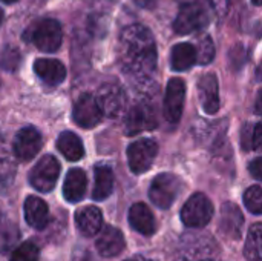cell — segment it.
<instances>
[{"label": "cell", "instance_id": "cell-1", "mask_svg": "<svg viewBox=\"0 0 262 261\" xmlns=\"http://www.w3.org/2000/svg\"><path fill=\"white\" fill-rule=\"evenodd\" d=\"M118 58L126 74L147 80L157 68V45L152 32L143 25L124 28L118 40Z\"/></svg>", "mask_w": 262, "mask_h": 261}, {"label": "cell", "instance_id": "cell-2", "mask_svg": "<svg viewBox=\"0 0 262 261\" xmlns=\"http://www.w3.org/2000/svg\"><path fill=\"white\" fill-rule=\"evenodd\" d=\"M213 217V205L204 194H193L181 209V220L187 228H204Z\"/></svg>", "mask_w": 262, "mask_h": 261}, {"label": "cell", "instance_id": "cell-3", "mask_svg": "<svg viewBox=\"0 0 262 261\" xmlns=\"http://www.w3.org/2000/svg\"><path fill=\"white\" fill-rule=\"evenodd\" d=\"M181 189V182L173 174H160L154 178L149 197L155 206L160 209H167L173 205Z\"/></svg>", "mask_w": 262, "mask_h": 261}, {"label": "cell", "instance_id": "cell-4", "mask_svg": "<svg viewBox=\"0 0 262 261\" xmlns=\"http://www.w3.org/2000/svg\"><path fill=\"white\" fill-rule=\"evenodd\" d=\"M32 42L41 52H55L61 46V25L54 18H43L32 28Z\"/></svg>", "mask_w": 262, "mask_h": 261}, {"label": "cell", "instance_id": "cell-5", "mask_svg": "<svg viewBox=\"0 0 262 261\" xmlns=\"http://www.w3.org/2000/svg\"><path fill=\"white\" fill-rule=\"evenodd\" d=\"M60 175V165L55 157L45 155L29 172V183L40 192H49L57 185Z\"/></svg>", "mask_w": 262, "mask_h": 261}, {"label": "cell", "instance_id": "cell-6", "mask_svg": "<svg viewBox=\"0 0 262 261\" xmlns=\"http://www.w3.org/2000/svg\"><path fill=\"white\" fill-rule=\"evenodd\" d=\"M158 154V145L150 138H141L134 142L127 148V162L134 174L146 172Z\"/></svg>", "mask_w": 262, "mask_h": 261}, {"label": "cell", "instance_id": "cell-7", "mask_svg": "<svg viewBox=\"0 0 262 261\" xmlns=\"http://www.w3.org/2000/svg\"><path fill=\"white\" fill-rule=\"evenodd\" d=\"M209 23L207 12L198 3H186L180 8L177 18L173 22L175 32L184 35L204 28Z\"/></svg>", "mask_w": 262, "mask_h": 261}, {"label": "cell", "instance_id": "cell-8", "mask_svg": "<svg viewBox=\"0 0 262 261\" xmlns=\"http://www.w3.org/2000/svg\"><path fill=\"white\" fill-rule=\"evenodd\" d=\"M184 100H186V83L184 80L173 77L169 80L166 86V94H164V117L170 123H177L181 118L183 108H184Z\"/></svg>", "mask_w": 262, "mask_h": 261}, {"label": "cell", "instance_id": "cell-9", "mask_svg": "<svg viewBox=\"0 0 262 261\" xmlns=\"http://www.w3.org/2000/svg\"><path fill=\"white\" fill-rule=\"evenodd\" d=\"M157 128V117L154 108L147 103H137L126 115L124 131L127 135H137L144 131Z\"/></svg>", "mask_w": 262, "mask_h": 261}, {"label": "cell", "instance_id": "cell-10", "mask_svg": "<svg viewBox=\"0 0 262 261\" xmlns=\"http://www.w3.org/2000/svg\"><path fill=\"white\" fill-rule=\"evenodd\" d=\"M103 118V112L97 98L91 94H83L74 106V122L86 129L97 126Z\"/></svg>", "mask_w": 262, "mask_h": 261}, {"label": "cell", "instance_id": "cell-11", "mask_svg": "<svg viewBox=\"0 0 262 261\" xmlns=\"http://www.w3.org/2000/svg\"><path fill=\"white\" fill-rule=\"evenodd\" d=\"M41 143V135L35 128H23L14 138V154L20 162H29L38 154Z\"/></svg>", "mask_w": 262, "mask_h": 261}, {"label": "cell", "instance_id": "cell-12", "mask_svg": "<svg viewBox=\"0 0 262 261\" xmlns=\"http://www.w3.org/2000/svg\"><path fill=\"white\" fill-rule=\"evenodd\" d=\"M95 98L100 105L103 115H106V117L115 118L124 111L126 94L118 85H104L98 91Z\"/></svg>", "mask_w": 262, "mask_h": 261}, {"label": "cell", "instance_id": "cell-13", "mask_svg": "<svg viewBox=\"0 0 262 261\" xmlns=\"http://www.w3.org/2000/svg\"><path fill=\"white\" fill-rule=\"evenodd\" d=\"M198 94L206 114L213 115L220 109V85L215 74H204L198 80Z\"/></svg>", "mask_w": 262, "mask_h": 261}, {"label": "cell", "instance_id": "cell-14", "mask_svg": "<svg viewBox=\"0 0 262 261\" xmlns=\"http://www.w3.org/2000/svg\"><path fill=\"white\" fill-rule=\"evenodd\" d=\"M244 225V217L239 208L233 203H226L221 209L220 232L229 240H239Z\"/></svg>", "mask_w": 262, "mask_h": 261}, {"label": "cell", "instance_id": "cell-15", "mask_svg": "<svg viewBox=\"0 0 262 261\" xmlns=\"http://www.w3.org/2000/svg\"><path fill=\"white\" fill-rule=\"evenodd\" d=\"M95 248L103 257H117L124 249V237L117 228L106 226L100 231V235L95 242Z\"/></svg>", "mask_w": 262, "mask_h": 261}, {"label": "cell", "instance_id": "cell-16", "mask_svg": "<svg viewBox=\"0 0 262 261\" xmlns=\"http://www.w3.org/2000/svg\"><path fill=\"white\" fill-rule=\"evenodd\" d=\"M34 71L40 80L51 86L60 85L66 78V68L60 60L54 58H38L34 63Z\"/></svg>", "mask_w": 262, "mask_h": 261}, {"label": "cell", "instance_id": "cell-17", "mask_svg": "<svg viewBox=\"0 0 262 261\" xmlns=\"http://www.w3.org/2000/svg\"><path fill=\"white\" fill-rule=\"evenodd\" d=\"M75 225L84 237L97 235L103 226L101 211L95 206H86L78 209L75 214Z\"/></svg>", "mask_w": 262, "mask_h": 261}, {"label": "cell", "instance_id": "cell-18", "mask_svg": "<svg viewBox=\"0 0 262 261\" xmlns=\"http://www.w3.org/2000/svg\"><path fill=\"white\" fill-rule=\"evenodd\" d=\"M25 218L26 223L34 229H45L49 222V209L45 200L29 195L25 202Z\"/></svg>", "mask_w": 262, "mask_h": 261}, {"label": "cell", "instance_id": "cell-19", "mask_svg": "<svg viewBox=\"0 0 262 261\" xmlns=\"http://www.w3.org/2000/svg\"><path fill=\"white\" fill-rule=\"evenodd\" d=\"M129 223L137 232L143 235H152L157 228L155 217L144 203L132 205V208L129 209Z\"/></svg>", "mask_w": 262, "mask_h": 261}, {"label": "cell", "instance_id": "cell-20", "mask_svg": "<svg viewBox=\"0 0 262 261\" xmlns=\"http://www.w3.org/2000/svg\"><path fill=\"white\" fill-rule=\"evenodd\" d=\"M88 178L81 169H71L63 183V195L69 203L80 202L86 194Z\"/></svg>", "mask_w": 262, "mask_h": 261}, {"label": "cell", "instance_id": "cell-21", "mask_svg": "<svg viewBox=\"0 0 262 261\" xmlns=\"http://www.w3.org/2000/svg\"><path fill=\"white\" fill-rule=\"evenodd\" d=\"M196 63V49L190 43H178L170 52V66L173 71H186Z\"/></svg>", "mask_w": 262, "mask_h": 261}, {"label": "cell", "instance_id": "cell-22", "mask_svg": "<svg viewBox=\"0 0 262 261\" xmlns=\"http://www.w3.org/2000/svg\"><path fill=\"white\" fill-rule=\"evenodd\" d=\"M57 148L63 154V157L69 162H78L84 155V148L78 135L74 132H61L57 140Z\"/></svg>", "mask_w": 262, "mask_h": 261}, {"label": "cell", "instance_id": "cell-23", "mask_svg": "<svg viewBox=\"0 0 262 261\" xmlns=\"http://www.w3.org/2000/svg\"><path fill=\"white\" fill-rule=\"evenodd\" d=\"M114 191V172L109 166H97L95 168V185L92 198L97 202L106 200Z\"/></svg>", "mask_w": 262, "mask_h": 261}, {"label": "cell", "instance_id": "cell-24", "mask_svg": "<svg viewBox=\"0 0 262 261\" xmlns=\"http://www.w3.org/2000/svg\"><path fill=\"white\" fill-rule=\"evenodd\" d=\"M244 255L250 261H262V223L250 228L244 245Z\"/></svg>", "mask_w": 262, "mask_h": 261}, {"label": "cell", "instance_id": "cell-25", "mask_svg": "<svg viewBox=\"0 0 262 261\" xmlns=\"http://www.w3.org/2000/svg\"><path fill=\"white\" fill-rule=\"evenodd\" d=\"M18 238L17 226L0 212V254L8 252Z\"/></svg>", "mask_w": 262, "mask_h": 261}, {"label": "cell", "instance_id": "cell-26", "mask_svg": "<svg viewBox=\"0 0 262 261\" xmlns=\"http://www.w3.org/2000/svg\"><path fill=\"white\" fill-rule=\"evenodd\" d=\"M195 49H196V62H200L201 65H209L215 57V45L210 35L207 34H203L201 37L196 38Z\"/></svg>", "mask_w": 262, "mask_h": 261}, {"label": "cell", "instance_id": "cell-27", "mask_svg": "<svg viewBox=\"0 0 262 261\" xmlns=\"http://www.w3.org/2000/svg\"><path fill=\"white\" fill-rule=\"evenodd\" d=\"M246 208L256 215L262 214V186H252L244 194Z\"/></svg>", "mask_w": 262, "mask_h": 261}, {"label": "cell", "instance_id": "cell-28", "mask_svg": "<svg viewBox=\"0 0 262 261\" xmlns=\"http://www.w3.org/2000/svg\"><path fill=\"white\" fill-rule=\"evenodd\" d=\"M11 261H38V248L32 242L20 245L11 255Z\"/></svg>", "mask_w": 262, "mask_h": 261}, {"label": "cell", "instance_id": "cell-29", "mask_svg": "<svg viewBox=\"0 0 262 261\" xmlns=\"http://www.w3.org/2000/svg\"><path fill=\"white\" fill-rule=\"evenodd\" d=\"M20 52L15 49V48H6L3 52H2V57H0V66L5 69V71H17V68L20 66Z\"/></svg>", "mask_w": 262, "mask_h": 261}, {"label": "cell", "instance_id": "cell-30", "mask_svg": "<svg viewBox=\"0 0 262 261\" xmlns=\"http://www.w3.org/2000/svg\"><path fill=\"white\" fill-rule=\"evenodd\" d=\"M249 171H250V174H252L256 180H261L262 182V157L255 158V160L250 163Z\"/></svg>", "mask_w": 262, "mask_h": 261}, {"label": "cell", "instance_id": "cell-31", "mask_svg": "<svg viewBox=\"0 0 262 261\" xmlns=\"http://www.w3.org/2000/svg\"><path fill=\"white\" fill-rule=\"evenodd\" d=\"M253 149L262 151V120L253 129Z\"/></svg>", "mask_w": 262, "mask_h": 261}, {"label": "cell", "instance_id": "cell-32", "mask_svg": "<svg viewBox=\"0 0 262 261\" xmlns=\"http://www.w3.org/2000/svg\"><path fill=\"white\" fill-rule=\"evenodd\" d=\"M255 112L256 114H262V89H259L256 100H255Z\"/></svg>", "mask_w": 262, "mask_h": 261}, {"label": "cell", "instance_id": "cell-33", "mask_svg": "<svg viewBox=\"0 0 262 261\" xmlns=\"http://www.w3.org/2000/svg\"><path fill=\"white\" fill-rule=\"evenodd\" d=\"M138 6H141V8H152V5H154V2L155 0H134Z\"/></svg>", "mask_w": 262, "mask_h": 261}, {"label": "cell", "instance_id": "cell-34", "mask_svg": "<svg viewBox=\"0 0 262 261\" xmlns=\"http://www.w3.org/2000/svg\"><path fill=\"white\" fill-rule=\"evenodd\" d=\"M252 2H253V3H255L256 6H261V5H262V0H252Z\"/></svg>", "mask_w": 262, "mask_h": 261}, {"label": "cell", "instance_id": "cell-35", "mask_svg": "<svg viewBox=\"0 0 262 261\" xmlns=\"http://www.w3.org/2000/svg\"><path fill=\"white\" fill-rule=\"evenodd\" d=\"M132 261H150V260H147V258H143V257H137L135 260H132Z\"/></svg>", "mask_w": 262, "mask_h": 261}, {"label": "cell", "instance_id": "cell-36", "mask_svg": "<svg viewBox=\"0 0 262 261\" xmlns=\"http://www.w3.org/2000/svg\"><path fill=\"white\" fill-rule=\"evenodd\" d=\"M3 3H15L17 0H2Z\"/></svg>", "mask_w": 262, "mask_h": 261}, {"label": "cell", "instance_id": "cell-37", "mask_svg": "<svg viewBox=\"0 0 262 261\" xmlns=\"http://www.w3.org/2000/svg\"><path fill=\"white\" fill-rule=\"evenodd\" d=\"M2 22H3V12H2V9H0V25H2Z\"/></svg>", "mask_w": 262, "mask_h": 261}]
</instances>
